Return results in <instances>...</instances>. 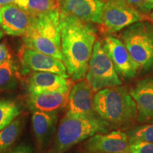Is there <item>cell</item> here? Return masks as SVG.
Wrapping results in <instances>:
<instances>
[{"instance_id":"obj_16","label":"cell","mask_w":153,"mask_h":153,"mask_svg":"<svg viewBox=\"0 0 153 153\" xmlns=\"http://www.w3.org/2000/svg\"><path fill=\"white\" fill-rule=\"evenodd\" d=\"M72 79L48 72H33L27 80L28 94H39L45 91L71 89Z\"/></svg>"},{"instance_id":"obj_19","label":"cell","mask_w":153,"mask_h":153,"mask_svg":"<svg viewBox=\"0 0 153 153\" xmlns=\"http://www.w3.org/2000/svg\"><path fill=\"white\" fill-rule=\"evenodd\" d=\"M14 4L35 16L45 14L59 7L57 0H15Z\"/></svg>"},{"instance_id":"obj_24","label":"cell","mask_w":153,"mask_h":153,"mask_svg":"<svg viewBox=\"0 0 153 153\" xmlns=\"http://www.w3.org/2000/svg\"><path fill=\"white\" fill-rule=\"evenodd\" d=\"M10 53L9 52L8 47L5 43H0V65L5 62L8 58Z\"/></svg>"},{"instance_id":"obj_23","label":"cell","mask_w":153,"mask_h":153,"mask_svg":"<svg viewBox=\"0 0 153 153\" xmlns=\"http://www.w3.org/2000/svg\"><path fill=\"white\" fill-rule=\"evenodd\" d=\"M131 153H153V143L137 142L130 144Z\"/></svg>"},{"instance_id":"obj_7","label":"cell","mask_w":153,"mask_h":153,"mask_svg":"<svg viewBox=\"0 0 153 153\" xmlns=\"http://www.w3.org/2000/svg\"><path fill=\"white\" fill-rule=\"evenodd\" d=\"M145 19V15L126 0H105L99 30L111 35Z\"/></svg>"},{"instance_id":"obj_11","label":"cell","mask_w":153,"mask_h":153,"mask_svg":"<svg viewBox=\"0 0 153 153\" xmlns=\"http://www.w3.org/2000/svg\"><path fill=\"white\" fill-rule=\"evenodd\" d=\"M36 17L14 3L0 7V27L9 36H24L31 27Z\"/></svg>"},{"instance_id":"obj_4","label":"cell","mask_w":153,"mask_h":153,"mask_svg":"<svg viewBox=\"0 0 153 153\" xmlns=\"http://www.w3.org/2000/svg\"><path fill=\"white\" fill-rule=\"evenodd\" d=\"M60 9L36 17L33 25L22 36L24 46L62 61Z\"/></svg>"},{"instance_id":"obj_20","label":"cell","mask_w":153,"mask_h":153,"mask_svg":"<svg viewBox=\"0 0 153 153\" xmlns=\"http://www.w3.org/2000/svg\"><path fill=\"white\" fill-rule=\"evenodd\" d=\"M18 84L17 70L11 55L0 65V90L12 89Z\"/></svg>"},{"instance_id":"obj_10","label":"cell","mask_w":153,"mask_h":153,"mask_svg":"<svg viewBox=\"0 0 153 153\" xmlns=\"http://www.w3.org/2000/svg\"><path fill=\"white\" fill-rule=\"evenodd\" d=\"M127 133L114 130L97 133L86 140L82 148L86 153H131Z\"/></svg>"},{"instance_id":"obj_30","label":"cell","mask_w":153,"mask_h":153,"mask_svg":"<svg viewBox=\"0 0 153 153\" xmlns=\"http://www.w3.org/2000/svg\"><path fill=\"white\" fill-rule=\"evenodd\" d=\"M148 18H149V20H150L152 23H153V11L150 14V16H149Z\"/></svg>"},{"instance_id":"obj_29","label":"cell","mask_w":153,"mask_h":153,"mask_svg":"<svg viewBox=\"0 0 153 153\" xmlns=\"http://www.w3.org/2000/svg\"><path fill=\"white\" fill-rule=\"evenodd\" d=\"M4 34V32L3 31V30L1 28H0V41L1 40V38H3Z\"/></svg>"},{"instance_id":"obj_15","label":"cell","mask_w":153,"mask_h":153,"mask_svg":"<svg viewBox=\"0 0 153 153\" xmlns=\"http://www.w3.org/2000/svg\"><path fill=\"white\" fill-rule=\"evenodd\" d=\"M70 89H64L39 94H28L26 104L32 112L36 111H55L68 104Z\"/></svg>"},{"instance_id":"obj_6","label":"cell","mask_w":153,"mask_h":153,"mask_svg":"<svg viewBox=\"0 0 153 153\" xmlns=\"http://www.w3.org/2000/svg\"><path fill=\"white\" fill-rule=\"evenodd\" d=\"M85 79L95 93L105 88L122 85L112 61L99 41L94 45Z\"/></svg>"},{"instance_id":"obj_12","label":"cell","mask_w":153,"mask_h":153,"mask_svg":"<svg viewBox=\"0 0 153 153\" xmlns=\"http://www.w3.org/2000/svg\"><path fill=\"white\" fill-rule=\"evenodd\" d=\"M105 0H60V11L88 23H101Z\"/></svg>"},{"instance_id":"obj_18","label":"cell","mask_w":153,"mask_h":153,"mask_svg":"<svg viewBox=\"0 0 153 153\" xmlns=\"http://www.w3.org/2000/svg\"><path fill=\"white\" fill-rule=\"evenodd\" d=\"M24 126V118L18 117L0 131V153H5L14 144L22 133Z\"/></svg>"},{"instance_id":"obj_27","label":"cell","mask_w":153,"mask_h":153,"mask_svg":"<svg viewBox=\"0 0 153 153\" xmlns=\"http://www.w3.org/2000/svg\"><path fill=\"white\" fill-rule=\"evenodd\" d=\"M153 9V0H148L143 6L142 12H147Z\"/></svg>"},{"instance_id":"obj_13","label":"cell","mask_w":153,"mask_h":153,"mask_svg":"<svg viewBox=\"0 0 153 153\" xmlns=\"http://www.w3.org/2000/svg\"><path fill=\"white\" fill-rule=\"evenodd\" d=\"M129 92L136 104L137 121L153 123V78L139 80Z\"/></svg>"},{"instance_id":"obj_3","label":"cell","mask_w":153,"mask_h":153,"mask_svg":"<svg viewBox=\"0 0 153 153\" xmlns=\"http://www.w3.org/2000/svg\"><path fill=\"white\" fill-rule=\"evenodd\" d=\"M111 128L98 116H87L67 112L61 120L54 143V153H64L72 146L97 133Z\"/></svg>"},{"instance_id":"obj_17","label":"cell","mask_w":153,"mask_h":153,"mask_svg":"<svg viewBox=\"0 0 153 153\" xmlns=\"http://www.w3.org/2000/svg\"><path fill=\"white\" fill-rule=\"evenodd\" d=\"M57 121V112L33 111L32 128L38 148H45L55 133Z\"/></svg>"},{"instance_id":"obj_22","label":"cell","mask_w":153,"mask_h":153,"mask_svg":"<svg viewBox=\"0 0 153 153\" xmlns=\"http://www.w3.org/2000/svg\"><path fill=\"white\" fill-rule=\"evenodd\" d=\"M129 144L137 142L153 143V123H143L127 132Z\"/></svg>"},{"instance_id":"obj_21","label":"cell","mask_w":153,"mask_h":153,"mask_svg":"<svg viewBox=\"0 0 153 153\" xmlns=\"http://www.w3.org/2000/svg\"><path fill=\"white\" fill-rule=\"evenodd\" d=\"M22 108L11 99H0V131L8 126L22 114Z\"/></svg>"},{"instance_id":"obj_1","label":"cell","mask_w":153,"mask_h":153,"mask_svg":"<svg viewBox=\"0 0 153 153\" xmlns=\"http://www.w3.org/2000/svg\"><path fill=\"white\" fill-rule=\"evenodd\" d=\"M60 27L62 62L68 75L72 81L85 79L97 41L95 28L90 23L62 11Z\"/></svg>"},{"instance_id":"obj_9","label":"cell","mask_w":153,"mask_h":153,"mask_svg":"<svg viewBox=\"0 0 153 153\" xmlns=\"http://www.w3.org/2000/svg\"><path fill=\"white\" fill-rule=\"evenodd\" d=\"M101 43L118 75L128 79H133L137 75L139 69L121 40L108 35Z\"/></svg>"},{"instance_id":"obj_5","label":"cell","mask_w":153,"mask_h":153,"mask_svg":"<svg viewBox=\"0 0 153 153\" xmlns=\"http://www.w3.org/2000/svg\"><path fill=\"white\" fill-rule=\"evenodd\" d=\"M120 37L139 71L153 70V23H134L126 27Z\"/></svg>"},{"instance_id":"obj_8","label":"cell","mask_w":153,"mask_h":153,"mask_svg":"<svg viewBox=\"0 0 153 153\" xmlns=\"http://www.w3.org/2000/svg\"><path fill=\"white\" fill-rule=\"evenodd\" d=\"M19 56L23 73L28 74L31 71L48 72L59 74L63 77H70L64 62L51 55L38 52L23 45Z\"/></svg>"},{"instance_id":"obj_28","label":"cell","mask_w":153,"mask_h":153,"mask_svg":"<svg viewBox=\"0 0 153 153\" xmlns=\"http://www.w3.org/2000/svg\"><path fill=\"white\" fill-rule=\"evenodd\" d=\"M14 1L15 0H0V7L1 6L9 4L11 3H14Z\"/></svg>"},{"instance_id":"obj_26","label":"cell","mask_w":153,"mask_h":153,"mask_svg":"<svg viewBox=\"0 0 153 153\" xmlns=\"http://www.w3.org/2000/svg\"><path fill=\"white\" fill-rule=\"evenodd\" d=\"M126 1L135 8L138 9L139 11H142L143 6L145 5L148 0H126Z\"/></svg>"},{"instance_id":"obj_25","label":"cell","mask_w":153,"mask_h":153,"mask_svg":"<svg viewBox=\"0 0 153 153\" xmlns=\"http://www.w3.org/2000/svg\"><path fill=\"white\" fill-rule=\"evenodd\" d=\"M11 153H34L33 149L26 145H20L15 148Z\"/></svg>"},{"instance_id":"obj_14","label":"cell","mask_w":153,"mask_h":153,"mask_svg":"<svg viewBox=\"0 0 153 153\" xmlns=\"http://www.w3.org/2000/svg\"><path fill=\"white\" fill-rule=\"evenodd\" d=\"M94 91L86 80H80L72 86L68 96V112L87 116H97L94 109Z\"/></svg>"},{"instance_id":"obj_2","label":"cell","mask_w":153,"mask_h":153,"mask_svg":"<svg viewBox=\"0 0 153 153\" xmlns=\"http://www.w3.org/2000/svg\"><path fill=\"white\" fill-rule=\"evenodd\" d=\"M94 109L111 128L128 126L136 120L137 116L135 101L121 85L105 88L96 92Z\"/></svg>"}]
</instances>
